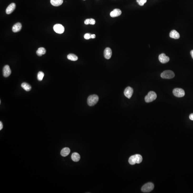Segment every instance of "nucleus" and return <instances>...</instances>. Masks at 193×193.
Segmentation results:
<instances>
[{
    "instance_id": "f257e3e1",
    "label": "nucleus",
    "mask_w": 193,
    "mask_h": 193,
    "mask_svg": "<svg viewBox=\"0 0 193 193\" xmlns=\"http://www.w3.org/2000/svg\"><path fill=\"white\" fill-rule=\"evenodd\" d=\"M142 157L141 155L139 154L133 155L129 157V163L131 165H134L136 163H140L142 161Z\"/></svg>"
},
{
    "instance_id": "f03ea898",
    "label": "nucleus",
    "mask_w": 193,
    "mask_h": 193,
    "mask_svg": "<svg viewBox=\"0 0 193 193\" xmlns=\"http://www.w3.org/2000/svg\"><path fill=\"white\" fill-rule=\"evenodd\" d=\"M99 100V97L97 95H90L87 99V104L90 106H94L97 104Z\"/></svg>"
},
{
    "instance_id": "7ed1b4c3",
    "label": "nucleus",
    "mask_w": 193,
    "mask_h": 193,
    "mask_svg": "<svg viewBox=\"0 0 193 193\" xmlns=\"http://www.w3.org/2000/svg\"><path fill=\"white\" fill-rule=\"evenodd\" d=\"M157 97L156 94L153 91H150L145 97V101L147 103H149L155 100Z\"/></svg>"
},
{
    "instance_id": "20e7f679",
    "label": "nucleus",
    "mask_w": 193,
    "mask_h": 193,
    "mask_svg": "<svg viewBox=\"0 0 193 193\" xmlns=\"http://www.w3.org/2000/svg\"><path fill=\"white\" fill-rule=\"evenodd\" d=\"M174 76L173 72L171 70H165L161 74V77L163 79H172L174 77Z\"/></svg>"
},
{
    "instance_id": "39448f33",
    "label": "nucleus",
    "mask_w": 193,
    "mask_h": 193,
    "mask_svg": "<svg viewBox=\"0 0 193 193\" xmlns=\"http://www.w3.org/2000/svg\"><path fill=\"white\" fill-rule=\"evenodd\" d=\"M154 188V185L152 183H147L142 187L141 191L144 193H148L151 191Z\"/></svg>"
},
{
    "instance_id": "423d86ee",
    "label": "nucleus",
    "mask_w": 193,
    "mask_h": 193,
    "mask_svg": "<svg viewBox=\"0 0 193 193\" xmlns=\"http://www.w3.org/2000/svg\"><path fill=\"white\" fill-rule=\"evenodd\" d=\"M173 93L174 96L177 97H182L185 95L184 90L181 88H175L173 90Z\"/></svg>"
},
{
    "instance_id": "0eeeda50",
    "label": "nucleus",
    "mask_w": 193,
    "mask_h": 193,
    "mask_svg": "<svg viewBox=\"0 0 193 193\" xmlns=\"http://www.w3.org/2000/svg\"><path fill=\"white\" fill-rule=\"evenodd\" d=\"M54 31L58 34H62L64 31V28L60 24H56L53 27Z\"/></svg>"
},
{
    "instance_id": "6e6552de",
    "label": "nucleus",
    "mask_w": 193,
    "mask_h": 193,
    "mask_svg": "<svg viewBox=\"0 0 193 193\" xmlns=\"http://www.w3.org/2000/svg\"><path fill=\"white\" fill-rule=\"evenodd\" d=\"M134 93V90L130 87H128L124 90V93L126 97L130 99L131 97Z\"/></svg>"
},
{
    "instance_id": "1a4fd4ad",
    "label": "nucleus",
    "mask_w": 193,
    "mask_h": 193,
    "mask_svg": "<svg viewBox=\"0 0 193 193\" xmlns=\"http://www.w3.org/2000/svg\"><path fill=\"white\" fill-rule=\"evenodd\" d=\"M159 61L163 64L168 62L169 60V58L164 53H162L159 56Z\"/></svg>"
},
{
    "instance_id": "9d476101",
    "label": "nucleus",
    "mask_w": 193,
    "mask_h": 193,
    "mask_svg": "<svg viewBox=\"0 0 193 193\" xmlns=\"http://www.w3.org/2000/svg\"><path fill=\"white\" fill-rule=\"evenodd\" d=\"M11 73V70L10 66L6 65L4 67L3 69V76L5 77H9Z\"/></svg>"
},
{
    "instance_id": "9b49d317",
    "label": "nucleus",
    "mask_w": 193,
    "mask_h": 193,
    "mask_svg": "<svg viewBox=\"0 0 193 193\" xmlns=\"http://www.w3.org/2000/svg\"><path fill=\"white\" fill-rule=\"evenodd\" d=\"M104 55L106 59H110L112 55V51L111 48L109 47L106 48L104 50Z\"/></svg>"
},
{
    "instance_id": "f8f14e48",
    "label": "nucleus",
    "mask_w": 193,
    "mask_h": 193,
    "mask_svg": "<svg viewBox=\"0 0 193 193\" xmlns=\"http://www.w3.org/2000/svg\"><path fill=\"white\" fill-rule=\"evenodd\" d=\"M15 7H16V5L15 3H11L7 7L6 9V13L8 15L11 14L15 10Z\"/></svg>"
},
{
    "instance_id": "ddd939ff",
    "label": "nucleus",
    "mask_w": 193,
    "mask_h": 193,
    "mask_svg": "<svg viewBox=\"0 0 193 193\" xmlns=\"http://www.w3.org/2000/svg\"><path fill=\"white\" fill-rule=\"evenodd\" d=\"M122 12L119 9H115L110 13V16L113 18L119 17L121 15Z\"/></svg>"
},
{
    "instance_id": "4468645a",
    "label": "nucleus",
    "mask_w": 193,
    "mask_h": 193,
    "mask_svg": "<svg viewBox=\"0 0 193 193\" xmlns=\"http://www.w3.org/2000/svg\"><path fill=\"white\" fill-rule=\"evenodd\" d=\"M169 36L171 38L174 39H179L180 37L179 33L175 30H173L170 32Z\"/></svg>"
},
{
    "instance_id": "2eb2a0df",
    "label": "nucleus",
    "mask_w": 193,
    "mask_h": 193,
    "mask_svg": "<svg viewBox=\"0 0 193 193\" xmlns=\"http://www.w3.org/2000/svg\"><path fill=\"white\" fill-rule=\"evenodd\" d=\"M22 28V24L20 23H17L16 24H15L13 27V32L14 33L18 32L21 30Z\"/></svg>"
},
{
    "instance_id": "dca6fc26",
    "label": "nucleus",
    "mask_w": 193,
    "mask_h": 193,
    "mask_svg": "<svg viewBox=\"0 0 193 193\" xmlns=\"http://www.w3.org/2000/svg\"><path fill=\"white\" fill-rule=\"evenodd\" d=\"M63 0H50L51 5L55 7H58L63 3Z\"/></svg>"
},
{
    "instance_id": "f3484780",
    "label": "nucleus",
    "mask_w": 193,
    "mask_h": 193,
    "mask_svg": "<svg viewBox=\"0 0 193 193\" xmlns=\"http://www.w3.org/2000/svg\"><path fill=\"white\" fill-rule=\"evenodd\" d=\"M70 149L68 147H65L61 150L60 154L63 157H66L69 154L70 152Z\"/></svg>"
},
{
    "instance_id": "a211bd4d",
    "label": "nucleus",
    "mask_w": 193,
    "mask_h": 193,
    "mask_svg": "<svg viewBox=\"0 0 193 193\" xmlns=\"http://www.w3.org/2000/svg\"><path fill=\"white\" fill-rule=\"evenodd\" d=\"M72 160L74 162H77L79 161L80 159V156L78 153L77 152L73 153L71 156Z\"/></svg>"
},
{
    "instance_id": "6ab92c4d",
    "label": "nucleus",
    "mask_w": 193,
    "mask_h": 193,
    "mask_svg": "<svg viewBox=\"0 0 193 193\" xmlns=\"http://www.w3.org/2000/svg\"><path fill=\"white\" fill-rule=\"evenodd\" d=\"M36 53L38 56H42L43 55L45 54L46 53V50L44 48H40L37 50Z\"/></svg>"
},
{
    "instance_id": "aec40b11",
    "label": "nucleus",
    "mask_w": 193,
    "mask_h": 193,
    "mask_svg": "<svg viewBox=\"0 0 193 193\" xmlns=\"http://www.w3.org/2000/svg\"><path fill=\"white\" fill-rule=\"evenodd\" d=\"M21 87L26 91H30L31 89V86L26 83H23L21 85Z\"/></svg>"
},
{
    "instance_id": "412c9836",
    "label": "nucleus",
    "mask_w": 193,
    "mask_h": 193,
    "mask_svg": "<svg viewBox=\"0 0 193 193\" xmlns=\"http://www.w3.org/2000/svg\"><path fill=\"white\" fill-rule=\"evenodd\" d=\"M67 58L69 60L75 61L77 60L78 58L75 55L73 54H70L67 55Z\"/></svg>"
},
{
    "instance_id": "4be33fe9",
    "label": "nucleus",
    "mask_w": 193,
    "mask_h": 193,
    "mask_svg": "<svg viewBox=\"0 0 193 193\" xmlns=\"http://www.w3.org/2000/svg\"><path fill=\"white\" fill-rule=\"evenodd\" d=\"M84 24L86 25L90 24L91 25H94L95 23V20L92 18L87 19L84 21Z\"/></svg>"
},
{
    "instance_id": "5701e85b",
    "label": "nucleus",
    "mask_w": 193,
    "mask_h": 193,
    "mask_svg": "<svg viewBox=\"0 0 193 193\" xmlns=\"http://www.w3.org/2000/svg\"><path fill=\"white\" fill-rule=\"evenodd\" d=\"M44 73L42 72H39L37 75L38 79L39 81H42L44 77Z\"/></svg>"
},
{
    "instance_id": "b1692460",
    "label": "nucleus",
    "mask_w": 193,
    "mask_h": 193,
    "mask_svg": "<svg viewBox=\"0 0 193 193\" xmlns=\"http://www.w3.org/2000/svg\"><path fill=\"white\" fill-rule=\"evenodd\" d=\"M147 0H137V2L140 6H142L146 3Z\"/></svg>"
},
{
    "instance_id": "393cba45",
    "label": "nucleus",
    "mask_w": 193,
    "mask_h": 193,
    "mask_svg": "<svg viewBox=\"0 0 193 193\" xmlns=\"http://www.w3.org/2000/svg\"><path fill=\"white\" fill-rule=\"evenodd\" d=\"M84 38L86 40H89L91 38V35L89 33H86L84 35Z\"/></svg>"
},
{
    "instance_id": "a878e982",
    "label": "nucleus",
    "mask_w": 193,
    "mask_h": 193,
    "mask_svg": "<svg viewBox=\"0 0 193 193\" xmlns=\"http://www.w3.org/2000/svg\"><path fill=\"white\" fill-rule=\"evenodd\" d=\"M189 118L191 120L193 121V114H191L189 115Z\"/></svg>"
},
{
    "instance_id": "bb28decb",
    "label": "nucleus",
    "mask_w": 193,
    "mask_h": 193,
    "mask_svg": "<svg viewBox=\"0 0 193 193\" xmlns=\"http://www.w3.org/2000/svg\"><path fill=\"white\" fill-rule=\"evenodd\" d=\"M3 128V125L2 122L0 121V130H2Z\"/></svg>"
},
{
    "instance_id": "cd10ccee",
    "label": "nucleus",
    "mask_w": 193,
    "mask_h": 193,
    "mask_svg": "<svg viewBox=\"0 0 193 193\" xmlns=\"http://www.w3.org/2000/svg\"><path fill=\"white\" fill-rule=\"evenodd\" d=\"M95 38V35L94 34H93V35H91V38H93V39H94V38Z\"/></svg>"
},
{
    "instance_id": "c85d7f7f",
    "label": "nucleus",
    "mask_w": 193,
    "mask_h": 193,
    "mask_svg": "<svg viewBox=\"0 0 193 193\" xmlns=\"http://www.w3.org/2000/svg\"><path fill=\"white\" fill-rule=\"evenodd\" d=\"M191 54L192 57V58L193 59V50H192L191 51Z\"/></svg>"
},
{
    "instance_id": "c756f323",
    "label": "nucleus",
    "mask_w": 193,
    "mask_h": 193,
    "mask_svg": "<svg viewBox=\"0 0 193 193\" xmlns=\"http://www.w3.org/2000/svg\"></svg>"
}]
</instances>
